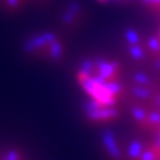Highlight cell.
I'll return each mask as SVG.
<instances>
[{
	"mask_svg": "<svg viewBox=\"0 0 160 160\" xmlns=\"http://www.w3.org/2000/svg\"><path fill=\"white\" fill-rule=\"evenodd\" d=\"M74 81L86 96L85 113L98 108L116 107L125 90L121 81V66L105 57L82 61L76 69Z\"/></svg>",
	"mask_w": 160,
	"mask_h": 160,
	"instance_id": "1",
	"label": "cell"
},
{
	"mask_svg": "<svg viewBox=\"0 0 160 160\" xmlns=\"http://www.w3.org/2000/svg\"><path fill=\"white\" fill-rule=\"evenodd\" d=\"M23 52L34 58L49 63H61L67 54V46L61 34L53 30L34 32L22 44Z\"/></svg>",
	"mask_w": 160,
	"mask_h": 160,
	"instance_id": "2",
	"label": "cell"
},
{
	"mask_svg": "<svg viewBox=\"0 0 160 160\" xmlns=\"http://www.w3.org/2000/svg\"><path fill=\"white\" fill-rule=\"evenodd\" d=\"M85 15L86 13L82 3L78 0H71L59 13V23L64 29L73 30L82 25L85 22Z\"/></svg>",
	"mask_w": 160,
	"mask_h": 160,
	"instance_id": "3",
	"label": "cell"
},
{
	"mask_svg": "<svg viewBox=\"0 0 160 160\" xmlns=\"http://www.w3.org/2000/svg\"><path fill=\"white\" fill-rule=\"evenodd\" d=\"M87 121L93 124H102V122H111L118 117V110L116 107H107V108H98L96 111L85 113Z\"/></svg>",
	"mask_w": 160,
	"mask_h": 160,
	"instance_id": "4",
	"label": "cell"
},
{
	"mask_svg": "<svg viewBox=\"0 0 160 160\" xmlns=\"http://www.w3.org/2000/svg\"><path fill=\"white\" fill-rule=\"evenodd\" d=\"M48 0H0V4H2L4 10L9 13H18L32 4L42 5L46 4Z\"/></svg>",
	"mask_w": 160,
	"mask_h": 160,
	"instance_id": "5",
	"label": "cell"
},
{
	"mask_svg": "<svg viewBox=\"0 0 160 160\" xmlns=\"http://www.w3.org/2000/svg\"><path fill=\"white\" fill-rule=\"evenodd\" d=\"M102 141L103 145L108 152V155L111 156V159L113 160H121L122 159V152L118 148V144L113 136V134L111 131H105L102 135Z\"/></svg>",
	"mask_w": 160,
	"mask_h": 160,
	"instance_id": "6",
	"label": "cell"
},
{
	"mask_svg": "<svg viewBox=\"0 0 160 160\" xmlns=\"http://www.w3.org/2000/svg\"><path fill=\"white\" fill-rule=\"evenodd\" d=\"M126 51L129 56L135 62H145L148 59V49L145 47V42L142 44H134V46H126Z\"/></svg>",
	"mask_w": 160,
	"mask_h": 160,
	"instance_id": "7",
	"label": "cell"
},
{
	"mask_svg": "<svg viewBox=\"0 0 160 160\" xmlns=\"http://www.w3.org/2000/svg\"><path fill=\"white\" fill-rule=\"evenodd\" d=\"M124 39H125L126 46H134V44H142L144 43L141 34L134 28L126 29L124 32Z\"/></svg>",
	"mask_w": 160,
	"mask_h": 160,
	"instance_id": "8",
	"label": "cell"
},
{
	"mask_svg": "<svg viewBox=\"0 0 160 160\" xmlns=\"http://www.w3.org/2000/svg\"><path fill=\"white\" fill-rule=\"evenodd\" d=\"M145 47L151 56H154L155 58L160 57V39L158 35L149 37L145 41Z\"/></svg>",
	"mask_w": 160,
	"mask_h": 160,
	"instance_id": "9",
	"label": "cell"
},
{
	"mask_svg": "<svg viewBox=\"0 0 160 160\" xmlns=\"http://www.w3.org/2000/svg\"><path fill=\"white\" fill-rule=\"evenodd\" d=\"M131 79H132V83H134V85H139V86H146V87H150V86L152 85L151 78H150L148 74L141 73V72L134 73Z\"/></svg>",
	"mask_w": 160,
	"mask_h": 160,
	"instance_id": "10",
	"label": "cell"
},
{
	"mask_svg": "<svg viewBox=\"0 0 160 160\" xmlns=\"http://www.w3.org/2000/svg\"><path fill=\"white\" fill-rule=\"evenodd\" d=\"M3 160H22V154L18 150H9L5 156L3 158Z\"/></svg>",
	"mask_w": 160,
	"mask_h": 160,
	"instance_id": "11",
	"label": "cell"
},
{
	"mask_svg": "<svg viewBox=\"0 0 160 160\" xmlns=\"http://www.w3.org/2000/svg\"><path fill=\"white\" fill-rule=\"evenodd\" d=\"M98 3L101 4H107V3H112V2H120V3H124V2H129V0H97Z\"/></svg>",
	"mask_w": 160,
	"mask_h": 160,
	"instance_id": "12",
	"label": "cell"
},
{
	"mask_svg": "<svg viewBox=\"0 0 160 160\" xmlns=\"http://www.w3.org/2000/svg\"><path fill=\"white\" fill-rule=\"evenodd\" d=\"M156 59H158V62L155 63V66H156V68L160 71V57H159V58H156Z\"/></svg>",
	"mask_w": 160,
	"mask_h": 160,
	"instance_id": "13",
	"label": "cell"
},
{
	"mask_svg": "<svg viewBox=\"0 0 160 160\" xmlns=\"http://www.w3.org/2000/svg\"><path fill=\"white\" fill-rule=\"evenodd\" d=\"M158 37H159V39H160V29H159V32H158Z\"/></svg>",
	"mask_w": 160,
	"mask_h": 160,
	"instance_id": "14",
	"label": "cell"
}]
</instances>
